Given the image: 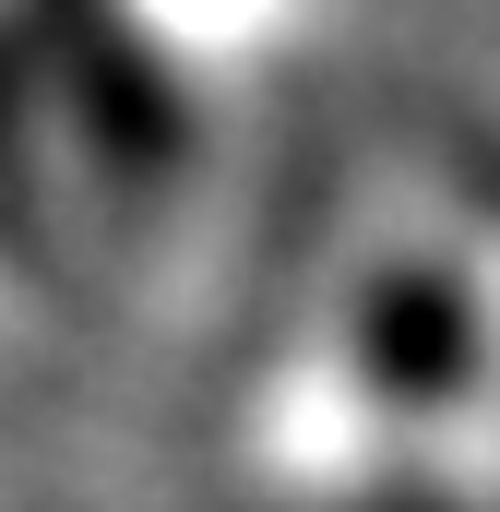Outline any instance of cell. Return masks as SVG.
I'll return each mask as SVG.
<instances>
[{
  "mask_svg": "<svg viewBox=\"0 0 500 512\" xmlns=\"http://www.w3.org/2000/svg\"><path fill=\"white\" fill-rule=\"evenodd\" d=\"M310 12H322V0H84V36H96V60H120L143 84L203 96V84L274 72Z\"/></svg>",
  "mask_w": 500,
  "mask_h": 512,
  "instance_id": "obj_1",
  "label": "cell"
},
{
  "mask_svg": "<svg viewBox=\"0 0 500 512\" xmlns=\"http://www.w3.org/2000/svg\"><path fill=\"white\" fill-rule=\"evenodd\" d=\"M429 203H441V239H453V310L489 334V370H500V143L489 131H429Z\"/></svg>",
  "mask_w": 500,
  "mask_h": 512,
  "instance_id": "obj_2",
  "label": "cell"
}]
</instances>
